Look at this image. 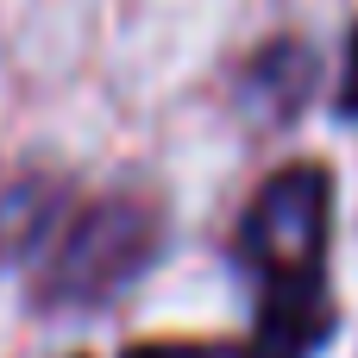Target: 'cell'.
<instances>
[{
    "label": "cell",
    "mask_w": 358,
    "mask_h": 358,
    "mask_svg": "<svg viewBox=\"0 0 358 358\" xmlns=\"http://www.w3.org/2000/svg\"><path fill=\"white\" fill-rule=\"evenodd\" d=\"M340 113L358 120V25H352V44H346V82H340Z\"/></svg>",
    "instance_id": "7"
},
{
    "label": "cell",
    "mask_w": 358,
    "mask_h": 358,
    "mask_svg": "<svg viewBox=\"0 0 358 358\" xmlns=\"http://www.w3.org/2000/svg\"><path fill=\"white\" fill-rule=\"evenodd\" d=\"M126 358H245V346H214V340H145Z\"/></svg>",
    "instance_id": "6"
},
{
    "label": "cell",
    "mask_w": 358,
    "mask_h": 358,
    "mask_svg": "<svg viewBox=\"0 0 358 358\" xmlns=\"http://www.w3.org/2000/svg\"><path fill=\"white\" fill-rule=\"evenodd\" d=\"M63 182L57 176H19L0 189V258H19L25 245L44 239V227L63 214Z\"/></svg>",
    "instance_id": "5"
},
{
    "label": "cell",
    "mask_w": 358,
    "mask_h": 358,
    "mask_svg": "<svg viewBox=\"0 0 358 358\" xmlns=\"http://www.w3.org/2000/svg\"><path fill=\"white\" fill-rule=\"evenodd\" d=\"M334 334V296L321 283H264L258 327L245 340V358H308Z\"/></svg>",
    "instance_id": "3"
},
{
    "label": "cell",
    "mask_w": 358,
    "mask_h": 358,
    "mask_svg": "<svg viewBox=\"0 0 358 358\" xmlns=\"http://www.w3.org/2000/svg\"><path fill=\"white\" fill-rule=\"evenodd\" d=\"M157 245H164V208L151 195H107V201L82 208L63 227V239L50 245V258L38 271V302L44 308L107 302L151 271Z\"/></svg>",
    "instance_id": "1"
},
{
    "label": "cell",
    "mask_w": 358,
    "mask_h": 358,
    "mask_svg": "<svg viewBox=\"0 0 358 358\" xmlns=\"http://www.w3.org/2000/svg\"><path fill=\"white\" fill-rule=\"evenodd\" d=\"M245 94L271 113V120H296L315 94V50L302 38H271L252 63H245Z\"/></svg>",
    "instance_id": "4"
},
{
    "label": "cell",
    "mask_w": 358,
    "mask_h": 358,
    "mask_svg": "<svg viewBox=\"0 0 358 358\" xmlns=\"http://www.w3.org/2000/svg\"><path fill=\"white\" fill-rule=\"evenodd\" d=\"M327 239H334V170L327 164L277 170L239 220V258L258 271V283H321Z\"/></svg>",
    "instance_id": "2"
}]
</instances>
